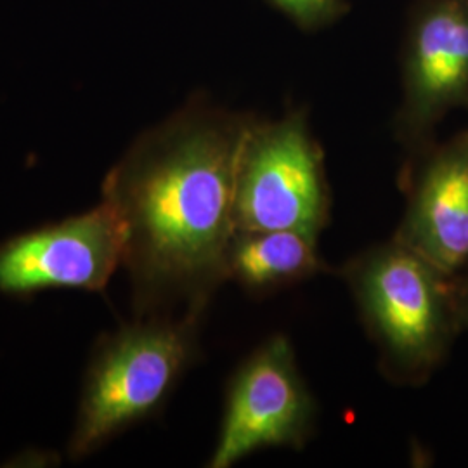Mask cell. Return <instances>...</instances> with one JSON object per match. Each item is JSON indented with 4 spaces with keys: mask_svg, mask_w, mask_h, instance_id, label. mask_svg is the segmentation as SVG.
Instances as JSON below:
<instances>
[{
    "mask_svg": "<svg viewBox=\"0 0 468 468\" xmlns=\"http://www.w3.org/2000/svg\"><path fill=\"white\" fill-rule=\"evenodd\" d=\"M338 276L394 384L420 387L446 361L463 330L452 278L396 238L354 255Z\"/></svg>",
    "mask_w": 468,
    "mask_h": 468,
    "instance_id": "2",
    "label": "cell"
},
{
    "mask_svg": "<svg viewBox=\"0 0 468 468\" xmlns=\"http://www.w3.org/2000/svg\"><path fill=\"white\" fill-rule=\"evenodd\" d=\"M402 96L394 118L410 153L432 144L435 127L468 108V0H417L402 46Z\"/></svg>",
    "mask_w": 468,
    "mask_h": 468,
    "instance_id": "6",
    "label": "cell"
},
{
    "mask_svg": "<svg viewBox=\"0 0 468 468\" xmlns=\"http://www.w3.org/2000/svg\"><path fill=\"white\" fill-rule=\"evenodd\" d=\"M452 288L462 326L463 330H468V266L452 278Z\"/></svg>",
    "mask_w": 468,
    "mask_h": 468,
    "instance_id": "11",
    "label": "cell"
},
{
    "mask_svg": "<svg viewBox=\"0 0 468 468\" xmlns=\"http://www.w3.org/2000/svg\"><path fill=\"white\" fill-rule=\"evenodd\" d=\"M398 241L454 278L468 266V131L411 153Z\"/></svg>",
    "mask_w": 468,
    "mask_h": 468,
    "instance_id": "8",
    "label": "cell"
},
{
    "mask_svg": "<svg viewBox=\"0 0 468 468\" xmlns=\"http://www.w3.org/2000/svg\"><path fill=\"white\" fill-rule=\"evenodd\" d=\"M200 318L144 316L104 340L87 373L69 442L75 458L162 408L195 359Z\"/></svg>",
    "mask_w": 468,
    "mask_h": 468,
    "instance_id": "3",
    "label": "cell"
},
{
    "mask_svg": "<svg viewBox=\"0 0 468 468\" xmlns=\"http://www.w3.org/2000/svg\"><path fill=\"white\" fill-rule=\"evenodd\" d=\"M330 212L324 153L307 112L295 108L276 120L255 117L236 168V229H293L319 238Z\"/></svg>",
    "mask_w": 468,
    "mask_h": 468,
    "instance_id": "4",
    "label": "cell"
},
{
    "mask_svg": "<svg viewBox=\"0 0 468 468\" xmlns=\"http://www.w3.org/2000/svg\"><path fill=\"white\" fill-rule=\"evenodd\" d=\"M318 402L284 335L262 342L234 371L210 468H229L253 452L302 450L314 434Z\"/></svg>",
    "mask_w": 468,
    "mask_h": 468,
    "instance_id": "5",
    "label": "cell"
},
{
    "mask_svg": "<svg viewBox=\"0 0 468 468\" xmlns=\"http://www.w3.org/2000/svg\"><path fill=\"white\" fill-rule=\"evenodd\" d=\"M301 30L326 28L351 11L347 0H268Z\"/></svg>",
    "mask_w": 468,
    "mask_h": 468,
    "instance_id": "10",
    "label": "cell"
},
{
    "mask_svg": "<svg viewBox=\"0 0 468 468\" xmlns=\"http://www.w3.org/2000/svg\"><path fill=\"white\" fill-rule=\"evenodd\" d=\"M318 236L293 229H236L226 253V280L250 295H268L330 272Z\"/></svg>",
    "mask_w": 468,
    "mask_h": 468,
    "instance_id": "9",
    "label": "cell"
},
{
    "mask_svg": "<svg viewBox=\"0 0 468 468\" xmlns=\"http://www.w3.org/2000/svg\"><path fill=\"white\" fill-rule=\"evenodd\" d=\"M123 262V231L108 203L0 243V292L102 290Z\"/></svg>",
    "mask_w": 468,
    "mask_h": 468,
    "instance_id": "7",
    "label": "cell"
},
{
    "mask_svg": "<svg viewBox=\"0 0 468 468\" xmlns=\"http://www.w3.org/2000/svg\"><path fill=\"white\" fill-rule=\"evenodd\" d=\"M253 115L193 101L141 135L102 183L141 316H201L226 283L234 181Z\"/></svg>",
    "mask_w": 468,
    "mask_h": 468,
    "instance_id": "1",
    "label": "cell"
}]
</instances>
